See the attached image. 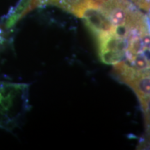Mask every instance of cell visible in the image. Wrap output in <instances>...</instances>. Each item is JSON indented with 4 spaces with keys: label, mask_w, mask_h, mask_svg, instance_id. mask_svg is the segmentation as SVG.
I'll return each mask as SVG.
<instances>
[{
    "label": "cell",
    "mask_w": 150,
    "mask_h": 150,
    "mask_svg": "<svg viewBox=\"0 0 150 150\" xmlns=\"http://www.w3.org/2000/svg\"><path fill=\"white\" fill-rule=\"evenodd\" d=\"M29 85L0 81V128L11 130L29 109Z\"/></svg>",
    "instance_id": "7a4b0ae2"
},
{
    "label": "cell",
    "mask_w": 150,
    "mask_h": 150,
    "mask_svg": "<svg viewBox=\"0 0 150 150\" xmlns=\"http://www.w3.org/2000/svg\"><path fill=\"white\" fill-rule=\"evenodd\" d=\"M99 8L118 31L127 37L133 32H149V19L130 0H104Z\"/></svg>",
    "instance_id": "6da1fadb"
},
{
    "label": "cell",
    "mask_w": 150,
    "mask_h": 150,
    "mask_svg": "<svg viewBox=\"0 0 150 150\" xmlns=\"http://www.w3.org/2000/svg\"><path fill=\"white\" fill-rule=\"evenodd\" d=\"M100 61L106 65H115L122 61L127 50V38L116 30L95 38Z\"/></svg>",
    "instance_id": "277c9868"
},
{
    "label": "cell",
    "mask_w": 150,
    "mask_h": 150,
    "mask_svg": "<svg viewBox=\"0 0 150 150\" xmlns=\"http://www.w3.org/2000/svg\"><path fill=\"white\" fill-rule=\"evenodd\" d=\"M138 8L146 11H149V0H130Z\"/></svg>",
    "instance_id": "52a82bcc"
},
{
    "label": "cell",
    "mask_w": 150,
    "mask_h": 150,
    "mask_svg": "<svg viewBox=\"0 0 150 150\" xmlns=\"http://www.w3.org/2000/svg\"><path fill=\"white\" fill-rule=\"evenodd\" d=\"M4 42V37L2 34H1V31H0V46L3 44Z\"/></svg>",
    "instance_id": "ba28073f"
},
{
    "label": "cell",
    "mask_w": 150,
    "mask_h": 150,
    "mask_svg": "<svg viewBox=\"0 0 150 150\" xmlns=\"http://www.w3.org/2000/svg\"><path fill=\"white\" fill-rule=\"evenodd\" d=\"M82 18L95 38L100 35L114 32L117 30L100 11L99 4L86 11Z\"/></svg>",
    "instance_id": "8992f818"
},
{
    "label": "cell",
    "mask_w": 150,
    "mask_h": 150,
    "mask_svg": "<svg viewBox=\"0 0 150 150\" xmlns=\"http://www.w3.org/2000/svg\"><path fill=\"white\" fill-rule=\"evenodd\" d=\"M98 4L99 3L95 0H31L27 13L36 7L53 5L78 18H82L86 11L97 6Z\"/></svg>",
    "instance_id": "5b68a950"
},
{
    "label": "cell",
    "mask_w": 150,
    "mask_h": 150,
    "mask_svg": "<svg viewBox=\"0 0 150 150\" xmlns=\"http://www.w3.org/2000/svg\"><path fill=\"white\" fill-rule=\"evenodd\" d=\"M113 75L116 79L126 84L136 93L141 105L145 125L149 127V70H138L128 62L122 61L114 65Z\"/></svg>",
    "instance_id": "3957f363"
}]
</instances>
